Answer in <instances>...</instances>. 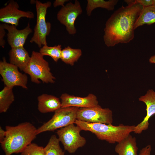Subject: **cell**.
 Segmentation results:
<instances>
[{
  "label": "cell",
  "instance_id": "cell-15",
  "mask_svg": "<svg viewBox=\"0 0 155 155\" xmlns=\"http://www.w3.org/2000/svg\"><path fill=\"white\" fill-rule=\"evenodd\" d=\"M38 109L41 113L55 112L61 108V100L53 95L42 94L37 97Z\"/></svg>",
  "mask_w": 155,
  "mask_h": 155
},
{
  "label": "cell",
  "instance_id": "cell-27",
  "mask_svg": "<svg viewBox=\"0 0 155 155\" xmlns=\"http://www.w3.org/2000/svg\"><path fill=\"white\" fill-rule=\"evenodd\" d=\"M143 7H148L153 5V0H136Z\"/></svg>",
  "mask_w": 155,
  "mask_h": 155
},
{
  "label": "cell",
  "instance_id": "cell-19",
  "mask_svg": "<svg viewBox=\"0 0 155 155\" xmlns=\"http://www.w3.org/2000/svg\"><path fill=\"white\" fill-rule=\"evenodd\" d=\"M118 2V0H88L86 7L87 14L90 16L93 10L98 7L105 9L108 11L113 10Z\"/></svg>",
  "mask_w": 155,
  "mask_h": 155
},
{
  "label": "cell",
  "instance_id": "cell-7",
  "mask_svg": "<svg viewBox=\"0 0 155 155\" xmlns=\"http://www.w3.org/2000/svg\"><path fill=\"white\" fill-rule=\"evenodd\" d=\"M81 131L80 128L74 123L57 131L56 133L59 142L62 144L64 150L69 153H75L86 144V140L80 134Z\"/></svg>",
  "mask_w": 155,
  "mask_h": 155
},
{
  "label": "cell",
  "instance_id": "cell-4",
  "mask_svg": "<svg viewBox=\"0 0 155 155\" xmlns=\"http://www.w3.org/2000/svg\"><path fill=\"white\" fill-rule=\"evenodd\" d=\"M39 52L33 51L30 61L23 71L29 75L32 82L39 84V80L44 83H53L55 78L51 72L48 62Z\"/></svg>",
  "mask_w": 155,
  "mask_h": 155
},
{
  "label": "cell",
  "instance_id": "cell-10",
  "mask_svg": "<svg viewBox=\"0 0 155 155\" xmlns=\"http://www.w3.org/2000/svg\"><path fill=\"white\" fill-rule=\"evenodd\" d=\"M82 12L80 2L75 0L74 3L70 2L62 7L57 14V18L64 25L69 34L73 35L76 32L75 22L77 18Z\"/></svg>",
  "mask_w": 155,
  "mask_h": 155
},
{
  "label": "cell",
  "instance_id": "cell-22",
  "mask_svg": "<svg viewBox=\"0 0 155 155\" xmlns=\"http://www.w3.org/2000/svg\"><path fill=\"white\" fill-rule=\"evenodd\" d=\"M59 141L55 135H52L44 150L45 155H65L60 147Z\"/></svg>",
  "mask_w": 155,
  "mask_h": 155
},
{
  "label": "cell",
  "instance_id": "cell-9",
  "mask_svg": "<svg viewBox=\"0 0 155 155\" xmlns=\"http://www.w3.org/2000/svg\"><path fill=\"white\" fill-rule=\"evenodd\" d=\"M77 119L90 123L112 124L113 112L110 109L103 108L99 104L91 107L79 108Z\"/></svg>",
  "mask_w": 155,
  "mask_h": 155
},
{
  "label": "cell",
  "instance_id": "cell-17",
  "mask_svg": "<svg viewBox=\"0 0 155 155\" xmlns=\"http://www.w3.org/2000/svg\"><path fill=\"white\" fill-rule=\"evenodd\" d=\"M136 138L130 134L117 143L115 150L118 155H138Z\"/></svg>",
  "mask_w": 155,
  "mask_h": 155
},
{
  "label": "cell",
  "instance_id": "cell-18",
  "mask_svg": "<svg viewBox=\"0 0 155 155\" xmlns=\"http://www.w3.org/2000/svg\"><path fill=\"white\" fill-rule=\"evenodd\" d=\"M155 23V5H152L143 9L134 26V30L144 24Z\"/></svg>",
  "mask_w": 155,
  "mask_h": 155
},
{
  "label": "cell",
  "instance_id": "cell-25",
  "mask_svg": "<svg viewBox=\"0 0 155 155\" xmlns=\"http://www.w3.org/2000/svg\"><path fill=\"white\" fill-rule=\"evenodd\" d=\"M5 29L2 24H0V46L3 47L5 44V41L4 39V37L5 35L6 32Z\"/></svg>",
  "mask_w": 155,
  "mask_h": 155
},
{
  "label": "cell",
  "instance_id": "cell-13",
  "mask_svg": "<svg viewBox=\"0 0 155 155\" xmlns=\"http://www.w3.org/2000/svg\"><path fill=\"white\" fill-rule=\"evenodd\" d=\"M61 108L75 107L79 108H90L98 104L96 96L90 93L85 97H81L63 93L60 97Z\"/></svg>",
  "mask_w": 155,
  "mask_h": 155
},
{
  "label": "cell",
  "instance_id": "cell-11",
  "mask_svg": "<svg viewBox=\"0 0 155 155\" xmlns=\"http://www.w3.org/2000/svg\"><path fill=\"white\" fill-rule=\"evenodd\" d=\"M19 7L17 2L13 0L9 1L6 6L0 9V22L17 26L21 18L32 19L34 18V14L32 12L20 10Z\"/></svg>",
  "mask_w": 155,
  "mask_h": 155
},
{
  "label": "cell",
  "instance_id": "cell-8",
  "mask_svg": "<svg viewBox=\"0 0 155 155\" xmlns=\"http://www.w3.org/2000/svg\"><path fill=\"white\" fill-rule=\"evenodd\" d=\"M18 67L7 63L3 57L0 62V74L5 86L13 88L16 86L27 89L28 77L20 72Z\"/></svg>",
  "mask_w": 155,
  "mask_h": 155
},
{
  "label": "cell",
  "instance_id": "cell-24",
  "mask_svg": "<svg viewBox=\"0 0 155 155\" xmlns=\"http://www.w3.org/2000/svg\"><path fill=\"white\" fill-rule=\"evenodd\" d=\"M21 155H45L44 148L31 143L21 153Z\"/></svg>",
  "mask_w": 155,
  "mask_h": 155
},
{
  "label": "cell",
  "instance_id": "cell-1",
  "mask_svg": "<svg viewBox=\"0 0 155 155\" xmlns=\"http://www.w3.org/2000/svg\"><path fill=\"white\" fill-rule=\"evenodd\" d=\"M125 1L127 5L115 11L106 23L103 39L108 47L128 43L134 38V26L143 7L136 0Z\"/></svg>",
  "mask_w": 155,
  "mask_h": 155
},
{
  "label": "cell",
  "instance_id": "cell-2",
  "mask_svg": "<svg viewBox=\"0 0 155 155\" xmlns=\"http://www.w3.org/2000/svg\"><path fill=\"white\" fill-rule=\"evenodd\" d=\"M37 129L29 122L22 123L15 126H6V136L1 143L5 155L21 153L35 138Z\"/></svg>",
  "mask_w": 155,
  "mask_h": 155
},
{
  "label": "cell",
  "instance_id": "cell-20",
  "mask_svg": "<svg viewBox=\"0 0 155 155\" xmlns=\"http://www.w3.org/2000/svg\"><path fill=\"white\" fill-rule=\"evenodd\" d=\"M82 55L80 49L72 48L68 46L62 50L60 59L65 63L73 66Z\"/></svg>",
  "mask_w": 155,
  "mask_h": 155
},
{
  "label": "cell",
  "instance_id": "cell-6",
  "mask_svg": "<svg viewBox=\"0 0 155 155\" xmlns=\"http://www.w3.org/2000/svg\"><path fill=\"white\" fill-rule=\"evenodd\" d=\"M79 108L75 107L61 108L56 111L52 118L37 129L36 134L46 131H53L74 123Z\"/></svg>",
  "mask_w": 155,
  "mask_h": 155
},
{
  "label": "cell",
  "instance_id": "cell-14",
  "mask_svg": "<svg viewBox=\"0 0 155 155\" xmlns=\"http://www.w3.org/2000/svg\"><path fill=\"white\" fill-rule=\"evenodd\" d=\"M139 100L146 104V115L143 121L135 127L133 132L137 134L141 133L148 128L149 120L155 114V92L152 89L149 90L145 95L139 98Z\"/></svg>",
  "mask_w": 155,
  "mask_h": 155
},
{
  "label": "cell",
  "instance_id": "cell-26",
  "mask_svg": "<svg viewBox=\"0 0 155 155\" xmlns=\"http://www.w3.org/2000/svg\"><path fill=\"white\" fill-rule=\"evenodd\" d=\"M151 150V146L148 145L140 150L139 155H150Z\"/></svg>",
  "mask_w": 155,
  "mask_h": 155
},
{
  "label": "cell",
  "instance_id": "cell-12",
  "mask_svg": "<svg viewBox=\"0 0 155 155\" xmlns=\"http://www.w3.org/2000/svg\"><path fill=\"white\" fill-rule=\"evenodd\" d=\"M2 24L7 31V41L11 48L24 47L28 36L32 32L29 23L24 28L21 30L18 29L14 25Z\"/></svg>",
  "mask_w": 155,
  "mask_h": 155
},
{
  "label": "cell",
  "instance_id": "cell-31",
  "mask_svg": "<svg viewBox=\"0 0 155 155\" xmlns=\"http://www.w3.org/2000/svg\"><path fill=\"white\" fill-rule=\"evenodd\" d=\"M153 5H155V0H153Z\"/></svg>",
  "mask_w": 155,
  "mask_h": 155
},
{
  "label": "cell",
  "instance_id": "cell-30",
  "mask_svg": "<svg viewBox=\"0 0 155 155\" xmlns=\"http://www.w3.org/2000/svg\"><path fill=\"white\" fill-rule=\"evenodd\" d=\"M149 62L152 63H155V55L152 56L150 58Z\"/></svg>",
  "mask_w": 155,
  "mask_h": 155
},
{
  "label": "cell",
  "instance_id": "cell-21",
  "mask_svg": "<svg viewBox=\"0 0 155 155\" xmlns=\"http://www.w3.org/2000/svg\"><path fill=\"white\" fill-rule=\"evenodd\" d=\"M12 87L5 86L0 92V113H5L14 100Z\"/></svg>",
  "mask_w": 155,
  "mask_h": 155
},
{
  "label": "cell",
  "instance_id": "cell-16",
  "mask_svg": "<svg viewBox=\"0 0 155 155\" xmlns=\"http://www.w3.org/2000/svg\"><path fill=\"white\" fill-rule=\"evenodd\" d=\"M9 55L10 63L23 71L27 67L31 57L24 47L11 48Z\"/></svg>",
  "mask_w": 155,
  "mask_h": 155
},
{
  "label": "cell",
  "instance_id": "cell-29",
  "mask_svg": "<svg viewBox=\"0 0 155 155\" xmlns=\"http://www.w3.org/2000/svg\"><path fill=\"white\" fill-rule=\"evenodd\" d=\"M6 135V131L0 127V143H2L4 140Z\"/></svg>",
  "mask_w": 155,
  "mask_h": 155
},
{
  "label": "cell",
  "instance_id": "cell-3",
  "mask_svg": "<svg viewBox=\"0 0 155 155\" xmlns=\"http://www.w3.org/2000/svg\"><path fill=\"white\" fill-rule=\"evenodd\" d=\"M74 123L82 130L89 131L94 134L98 139L110 144L118 143L123 140L133 132L135 126L123 124L114 126L112 124L90 123L77 119Z\"/></svg>",
  "mask_w": 155,
  "mask_h": 155
},
{
  "label": "cell",
  "instance_id": "cell-5",
  "mask_svg": "<svg viewBox=\"0 0 155 155\" xmlns=\"http://www.w3.org/2000/svg\"><path fill=\"white\" fill-rule=\"evenodd\" d=\"M36 12V22L34 29L32 37L30 41L34 42L39 48L47 45L46 37L50 32L51 25L50 23L46 22V16L47 9L51 7V3L48 1L42 3L38 0L34 1Z\"/></svg>",
  "mask_w": 155,
  "mask_h": 155
},
{
  "label": "cell",
  "instance_id": "cell-28",
  "mask_svg": "<svg viewBox=\"0 0 155 155\" xmlns=\"http://www.w3.org/2000/svg\"><path fill=\"white\" fill-rule=\"evenodd\" d=\"M68 1V0H56L53 3V7H55L58 6H61L62 7H63L65 6V3Z\"/></svg>",
  "mask_w": 155,
  "mask_h": 155
},
{
  "label": "cell",
  "instance_id": "cell-23",
  "mask_svg": "<svg viewBox=\"0 0 155 155\" xmlns=\"http://www.w3.org/2000/svg\"><path fill=\"white\" fill-rule=\"evenodd\" d=\"M62 50L61 45L60 44L53 46L44 45L40 48L39 52L43 56H50L55 61L57 62L61 58Z\"/></svg>",
  "mask_w": 155,
  "mask_h": 155
}]
</instances>
